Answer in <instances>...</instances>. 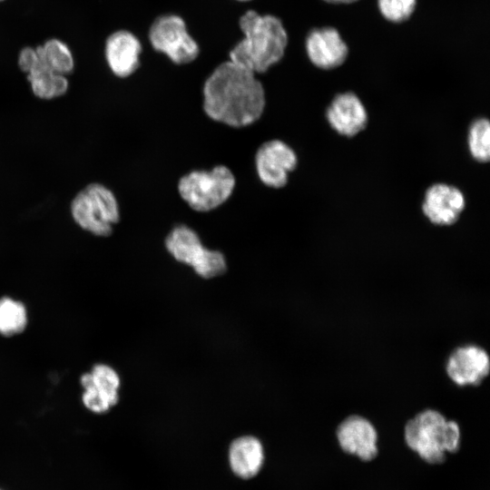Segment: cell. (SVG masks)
Masks as SVG:
<instances>
[{
	"label": "cell",
	"instance_id": "obj_1",
	"mask_svg": "<svg viewBox=\"0 0 490 490\" xmlns=\"http://www.w3.org/2000/svg\"><path fill=\"white\" fill-rule=\"evenodd\" d=\"M265 103V92L255 74L231 61L220 64L203 85L206 114L231 127L258 121Z\"/></svg>",
	"mask_w": 490,
	"mask_h": 490
},
{
	"label": "cell",
	"instance_id": "obj_2",
	"mask_svg": "<svg viewBox=\"0 0 490 490\" xmlns=\"http://www.w3.org/2000/svg\"><path fill=\"white\" fill-rule=\"evenodd\" d=\"M240 26L245 37L230 51V61L257 74L283 57L288 34L279 18L250 10L240 17Z\"/></svg>",
	"mask_w": 490,
	"mask_h": 490
},
{
	"label": "cell",
	"instance_id": "obj_3",
	"mask_svg": "<svg viewBox=\"0 0 490 490\" xmlns=\"http://www.w3.org/2000/svg\"><path fill=\"white\" fill-rule=\"evenodd\" d=\"M404 439L421 459L436 465L446 460V453L459 450L461 430L457 422L448 420L436 409L427 408L406 423Z\"/></svg>",
	"mask_w": 490,
	"mask_h": 490
},
{
	"label": "cell",
	"instance_id": "obj_4",
	"mask_svg": "<svg viewBox=\"0 0 490 490\" xmlns=\"http://www.w3.org/2000/svg\"><path fill=\"white\" fill-rule=\"evenodd\" d=\"M71 213L83 230L101 237L112 234L120 220L117 200L105 186L91 183L80 191L71 203Z\"/></svg>",
	"mask_w": 490,
	"mask_h": 490
},
{
	"label": "cell",
	"instance_id": "obj_5",
	"mask_svg": "<svg viewBox=\"0 0 490 490\" xmlns=\"http://www.w3.org/2000/svg\"><path fill=\"white\" fill-rule=\"evenodd\" d=\"M231 171L218 165L211 171H193L178 183L181 197L194 211L205 212L216 209L231 195L235 187Z\"/></svg>",
	"mask_w": 490,
	"mask_h": 490
},
{
	"label": "cell",
	"instance_id": "obj_6",
	"mask_svg": "<svg viewBox=\"0 0 490 490\" xmlns=\"http://www.w3.org/2000/svg\"><path fill=\"white\" fill-rule=\"evenodd\" d=\"M165 247L176 260L191 266L202 278H214L227 270L224 255L205 248L196 231L186 225H178L170 231Z\"/></svg>",
	"mask_w": 490,
	"mask_h": 490
},
{
	"label": "cell",
	"instance_id": "obj_7",
	"mask_svg": "<svg viewBox=\"0 0 490 490\" xmlns=\"http://www.w3.org/2000/svg\"><path fill=\"white\" fill-rule=\"evenodd\" d=\"M149 38L155 50L164 53L175 64L190 63L199 54L197 43L178 15L158 17L150 28Z\"/></svg>",
	"mask_w": 490,
	"mask_h": 490
},
{
	"label": "cell",
	"instance_id": "obj_8",
	"mask_svg": "<svg viewBox=\"0 0 490 490\" xmlns=\"http://www.w3.org/2000/svg\"><path fill=\"white\" fill-rule=\"evenodd\" d=\"M446 372L449 379L458 387L479 386L490 373L489 354L476 344L458 346L446 358Z\"/></svg>",
	"mask_w": 490,
	"mask_h": 490
},
{
	"label": "cell",
	"instance_id": "obj_9",
	"mask_svg": "<svg viewBox=\"0 0 490 490\" xmlns=\"http://www.w3.org/2000/svg\"><path fill=\"white\" fill-rule=\"evenodd\" d=\"M298 162L295 152L280 140L262 143L255 155V165L260 180L266 186L275 189L284 187L288 176Z\"/></svg>",
	"mask_w": 490,
	"mask_h": 490
},
{
	"label": "cell",
	"instance_id": "obj_10",
	"mask_svg": "<svg viewBox=\"0 0 490 490\" xmlns=\"http://www.w3.org/2000/svg\"><path fill=\"white\" fill-rule=\"evenodd\" d=\"M84 407L96 414L107 412L119 400L120 377L106 364H96L81 377Z\"/></svg>",
	"mask_w": 490,
	"mask_h": 490
},
{
	"label": "cell",
	"instance_id": "obj_11",
	"mask_svg": "<svg viewBox=\"0 0 490 490\" xmlns=\"http://www.w3.org/2000/svg\"><path fill=\"white\" fill-rule=\"evenodd\" d=\"M305 49L310 63L322 70L342 65L349 53L347 43L332 26L312 29L306 37Z\"/></svg>",
	"mask_w": 490,
	"mask_h": 490
},
{
	"label": "cell",
	"instance_id": "obj_12",
	"mask_svg": "<svg viewBox=\"0 0 490 490\" xmlns=\"http://www.w3.org/2000/svg\"><path fill=\"white\" fill-rule=\"evenodd\" d=\"M336 436L340 448L363 461L374 459L377 453V432L374 425L359 415H350L337 427Z\"/></svg>",
	"mask_w": 490,
	"mask_h": 490
},
{
	"label": "cell",
	"instance_id": "obj_13",
	"mask_svg": "<svg viewBox=\"0 0 490 490\" xmlns=\"http://www.w3.org/2000/svg\"><path fill=\"white\" fill-rule=\"evenodd\" d=\"M465 206V196L458 188L436 183L426 190L422 211L433 224L452 225L459 219Z\"/></svg>",
	"mask_w": 490,
	"mask_h": 490
},
{
	"label": "cell",
	"instance_id": "obj_14",
	"mask_svg": "<svg viewBox=\"0 0 490 490\" xmlns=\"http://www.w3.org/2000/svg\"><path fill=\"white\" fill-rule=\"evenodd\" d=\"M326 117L334 131L347 137L358 134L368 122L366 107L352 92L337 94L327 108Z\"/></svg>",
	"mask_w": 490,
	"mask_h": 490
},
{
	"label": "cell",
	"instance_id": "obj_15",
	"mask_svg": "<svg viewBox=\"0 0 490 490\" xmlns=\"http://www.w3.org/2000/svg\"><path fill=\"white\" fill-rule=\"evenodd\" d=\"M141 52L140 41L126 30L113 33L105 43L106 62L118 77H127L135 72Z\"/></svg>",
	"mask_w": 490,
	"mask_h": 490
},
{
	"label": "cell",
	"instance_id": "obj_16",
	"mask_svg": "<svg viewBox=\"0 0 490 490\" xmlns=\"http://www.w3.org/2000/svg\"><path fill=\"white\" fill-rule=\"evenodd\" d=\"M228 460L231 472L237 477L251 479L260 473L264 465V447L256 436H241L230 443Z\"/></svg>",
	"mask_w": 490,
	"mask_h": 490
},
{
	"label": "cell",
	"instance_id": "obj_17",
	"mask_svg": "<svg viewBox=\"0 0 490 490\" xmlns=\"http://www.w3.org/2000/svg\"><path fill=\"white\" fill-rule=\"evenodd\" d=\"M37 48L46 69L66 76L73 72L74 58L70 47L64 42L51 38Z\"/></svg>",
	"mask_w": 490,
	"mask_h": 490
},
{
	"label": "cell",
	"instance_id": "obj_18",
	"mask_svg": "<svg viewBox=\"0 0 490 490\" xmlns=\"http://www.w3.org/2000/svg\"><path fill=\"white\" fill-rule=\"evenodd\" d=\"M26 75L34 94L41 99L60 97L69 87L66 75L50 70H38Z\"/></svg>",
	"mask_w": 490,
	"mask_h": 490
},
{
	"label": "cell",
	"instance_id": "obj_19",
	"mask_svg": "<svg viewBox=\"0 0 490 490\" xmlns=\"http://www.w3.org/2000/svg\"><path fill=\"white\" fill-rule=\"evenodd\" d=\"M28 322L24 304L9 297L0 299V334L12 337L22 333Z\"/></svg>",
	"mask_w": 490,
	"mask_h": 490
},
{
	"label": "cell",
	"instance_id": "obj_20",
	"mask_svg": "<svg viewBox=\"0 0 490 490\" xmlns=\"http://www.w3.org/2000/svg\"><path fill=\"white\" fill-rule=\"evenodd\" d=\"M468 149L472 157L480 162L490 159V123L485 118L475 120L468 132Z\"/></svg>",
	"mask_w": 490,
	"mask_h": 490
},
{
	"label": "cell",
	"instance_id": "obj_21",
	"mask_svg": "<svg viewBox=\"0 0 490 490\" xmlns=\"http://www.w3.org/2000/svg\"><path fill=\"white\" fill-rule=\"evenodd\" d=\"M416 4V0H377L382 17L394 24L407 21L414 14Z\"/></svg>",
	"mask_w": 490,
	"mask_h": 490
},
{
	"label": "cell",
	"instance_id": "obj_22",
	"mask_svg": "<svg viewBox=\"0 0 490 490\" xmlns=\"http://www.w3.org/2000/svg\"><path fill=\"white\" fill-rule=\"evenodd\" d=\"M18 66L26 74L38 70H48L42 62L37 46H27L20 51L18 54Z\"/></svg>",
	"mask_w": 490,
	"mask_h": 490
},
{
	"label": "cell",
	"instance_id": "obj_23",
	"mask_svg": "<svg viewBox=\"0 0 490 490\" xmlns=\"http://www.w3.org/2000/svg\"><path fill=\"white\" fill-rule=\"evenodd\" d=\"M326 3L332 5H348L358 2L359 0H323Z\"/></svg>",
	"mask_w": 490,
	"mask_h": 490
},
{
	"label": "cell",
	"instance_id": "obj_24",
	"mask_svg": "<svg viewBox=\"0 0 490 490\" xmlns=\"http://www.w3.org/2000/svg\"><path fill=\"white\" fill-rule=\"evenodd\" d=\"M240 1H249V0H240Z\"/></svg>",
	"mask_w": 490,
	"mask_h": 490
},
{
	"label": "cell",
	"instance_id": "obj_25",
	"mask_svg": "<svg viewBox=\"0 0 490 490\" xmlns=\"http://www.w3.org/2000/svg\"><path fill=\"white\" fill-rule=\"evenodd\" d=\"M0 1H4V0H0Z\"/></svg>",
	"mask_w": 490,
	"mask_h": 490
},
{
	"label": "cell",
	"instance_id": "obj_26",
	"mask_svg": "<svg viewBox=\"0 0 490 490\" xmlns=\"http://www.w3.org/2000/svg\"><path fill=\"white\" fill-rule=\"evenodd\" d=\"M1 490V489H0Z\"/></svg>",
	"mask_w": 490,
	"mask_h": 490
}]
</instances>
